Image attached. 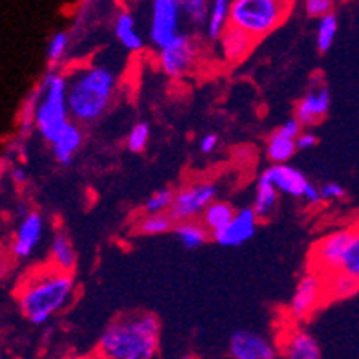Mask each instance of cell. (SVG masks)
Listing matches in <instances>:
<instances>
[{
  "label": "cell",
  "instance_id": "1",
  "mask_svg": "<svg viewBox=\"0 0 359 359\" xmlns=\"http://www.w3.org/2000/svg\"><path fill=\"white\" fill-rule=\"evenodd\" d=\"M74 292L72 271L52 266L35 269L24 277L17 290V303L29 323L41 326L67 306Z\"/></svg>",
  "mask_w": 359,
  "mask_h": 359
},
{
  "label": "cell",
  "instance_id": "2",
  "mask_svg": "<svg viewBox=\"0 0 359 359\" xmlns=\"http://www.w3.org/2000/svg\"><path fill=\"white\" fill-rule=\"evenodd\" d=\"M160 323L152 313H130L116 319L100 339V352L109 359H152L158 352Z\"/></svg>",
  "mask_w": 359,
  "mask_h": 359
},
{
  "label": "cell",
  "instance_id": "3",
  "mask_svg": "<svg viewBox=\"0 0 359 359\" xmlns=\"http://www.w3.org/2000/svg\"><path fill=\"white\" fill-rule=\"evenodd\" d=\"M116 88V76L107 67H90L68 81V109L74 121L94 123L109 109Z\"/></svg>",
  "mask_w": 359,
  "mask_h": 359
},
{
  "label": "cell",
  "instance_id": "4",
  "mask_svg": "<svg viewBox=\"0 0 359 359\" xmlns=\"http://www.w3.org/2000/svg\"><path fill=\"white\" fill-rule=\"evenodd\" d=\"M41 100L35 110V128L52 143L70 121L68 109V79L62 74L48 72L41 81Z\"/></svg>",
  "mask_w": 359,
  "mask_h": 359
},
{
  "label": "cell",
  "instance_id": "5",
  "mask_svg": "<svg viewBox=\"0 0 359 359\" xmlns=\"http://www.w3.org/2000/svg\"><path fill=\"white\" fill-rule=\"evenodd\" d=\"M293 0H231V24L259 41L279 28Z\"/></svg>",
  "mask_w": 359,
  "mask_h": 359
},
{
  "label": "cell",
  "instance_id": "6",
  "mask_svg": "<svg viewBox=\"0 0 359 359\" xmlns=\"http://www.w3.org/2000/svg\"><path fill=\"white\" fill-rule=\"evenodd\" d=\"M196 59H198V44L187 34H180L167 46L160 48L158 53V65L161 72L172 79L187 76L196 65Z\"/></svg>",
  "mask_w": 359,
  "mask_h": 359
},
{
  "label": "cell",
  "instance_id": "7",
  "mask_svg": "<svg viewBox=\"0 0 359 359\" xmlns=\"http://www.w3.org/2000/svg\"><path fill=\"white\" fill-rule=\"evenodd\" d=\"M215 196H217V187L209 182L187 185L175 194L169 215L175 218V222L194 220V218L202 217L209 203L215 200Z\"/></svg>",
  "mask_w": 359,
  "mask_h": 359
},
{
  "label": "cell",
  "instance_id": "8",
  "mask_svg": "<svg viewBox=\"0 0 359 359\" xmlns=\"http://www.w3.org/2000/svg\"><path fill=\"white\" fill-rule=\"evenodd\" d=\"M180 6L176 0H152L151 41L160 50L180 35Z\"/></svg>",
  "mask_w": 359,
  "mask_h": 359
},
{
  "label": "cell",
  "instance_id": "9",
  "mask_svg": "<svg viewBox=\"0 0 359 359\" xmlns=\"http://www.w3.org/2000/svg\"><path fill=\"white\" fill-rule=\"evenodd\" d=\"M350 236H352V227L341 229V231L330 233L325 236L316 248H313V262H316L317 273L323 277L330 273H336L339 269L341 259L345 255V250L348 246Z\"/></svg>",
  "mask_w": 359,
  "mask_h": 359
},
{
  "label": "cell",
  "instance_id": "10",
  "mask_svg": "<svg viewBox=\"0 0 359 359\" xmlns=\"http://www.w3.org/2000/svg\"><path fill=\"white\" fill-rule=\"evenodd\" d=\"M257 224H259V215L255 213V209H241L238 213H235L231 222L213 233V238L224 248L241 246L255 235Z\"/></svg>",
  "mask_w": 359,
  "mask_h": 359
},
{
  "label": "cell",
  "instance_id": "11",
  "mask_svg": "<svg viewBox=\"0 0 359 359\" xmlns=\"http://www.w3.org/2000/svg\"><path fill=\"white\" fill-rule=\"evenodd\" d=\"M44 222L43 217L37 211H32L20 220L17 231L11 244V253L15 259H28L39 246V242L43 238Z\"/></svg>",
  "mask_w": 359,
  "mask_h": 359
},
{
  "label": "cell",
  "instance_id": "12",
  "mask_svg": "<svg viewBox=\"0 0 359 359\" xmlns=\"http://www.w3.org/2000/svg\"><path fill=\"white\" fill-rule=\"evenodd\" d=\"M229 354L235 359H273L277 350L266 337L241 330L233 334L229 341Z\"/></svg>",
  "mask_w": 359,
  "mask_h": 359
},
{
  "label": "cell",
  "instance_id": "13",
  "mask_svg": "<svg viewBox=\"0 0 359 359\" xmlns=\"http://www.w3.org/2000/svg\"><path fill=\"white\" fill-rule=\"evenodd\" d=\"M325 288V277L321 273H308L304 275L301 283L297 284V290L293 293L292 304H290V313L295 319L308 316L316 308L317 301L321 299Z\"/></svg>",
  "mask_w": 359,
  "mask_h": 359
},
{
  "label": "cell",
  "instance_id": "14",
  "mask_svg": "<svg viewBox=\"0 0 359 359\" xmlns=\"http://www.w3.org/2000/svg\"><path fill=\"white\" fill-rule=\"evenodd\" d=\"M330 109V92L326 86H313L303 100L299 101L295 118L303 123V127L319 123Z\"/></svg>",
  "mask_w": 359,
  "mask_h": 359
},
{
  "label": "cell",
  "instance_id": "15",
  "mask_svg": "<svg viewBox=\"0 0 359 359\" xmlns=\"http://www.w3.org/2000/svg\"><path fill=\"white\" fill-rule=\"evenodd\" d=\"M262 175L268 176L269 182L279 189V193L288 194V196H293V198H303L308 180L301 170L284 165V163H275L269 169H266Z\"/></svg>",
  "mask_w": 359,
  "mask_h": 359
},
{
  "label": "cell",
  "instance_id": "16",
  "mask_svg": "<svg viewBox=\"0 0 359 359\" xmlns=\"http://www.w3.org/2000/svg\"><path fill=\"white\" fill-rule=\"evenodd\" d=\"M218 43H220V52L226 61L238 62L251 52V48L255 46V39L248 35L246 32H242L241 28L229 24L222 37L218 39Z\"/></svg>",
  "mask_w": 359,
  "mask_h": 359
},
{
  "label": "cell",
  "instance_id": "17",
  "mask_svg": "<svg viewBox=\"0 0 359 359\" xmlns=\"http://www.w3.org/2000/svg\"><path fill=\"white\" fill-rule=\"evenodd\" d=\"M83 143V133L76 123H68L62 133L52 142V152L61 165H68L74 160V154Z\"/></svg>",
  "mask_w": 359,
  "mask_h": 359
},
{
  "label": "cell",
  "instance_id": "18",
  "mask_svg": "<svg viewBox=\"0 0 359 359\" xmlns=\"http://www.w3.org/2000/svg\"><path fill=\"white\" fill-rule=\"evenodd\" d=\"M283 352L290 359H319L321 358V348L312 336L306 332L293 330L290 332L284 339Z\"/></svg>",
  "mask_w": 359,
  "mask_h": 359
},
{
  "label": "cell",
  "instance_id": "19",
  "mask_svg": "<svg viewBox=\"0 0 359 359\" xmlns=\"http://www.w3.org/2000/svg\"><path fill=\"white\" fill-rule=\"evenodd\" d=\"M231 24V0H211L209 17L205 22V37L218 41Z\"/></svg>",
  "mask_w": 359,
  "mask_h": 359
},
{
  "label": "cell",
  "instance_id": "20",
  "mask_svg": "<svg viewBox=\"0 0 359 359\" xmlns=\"http://www.w3.org/2000/svg\"><path fill=\"white\" fill-rule=\"evenodd\" d=\"M114 34H116L119 43L123 44V48L128 50V52H140V50H143V39L142 35L137 34L134 17L128 11H121L116 17Z\"/></svg>",
  "mask_w": 359,
  "mask_h": 359
},
{
  "label": "cell",
  "instance_id": "21",
  "mask_svg": "<svg viewBox=\"0 0 359 359\" xmlns=\"http://www.w3.org/2000/svg\"><path fill=\"white\" fill-rule=\"evenodd\" d=\"M175 235L187 250H194V248L203 246L209 241V229L203 222H196L194 220H184V222H176Z\"/></svg>",
  "mask_w": 359,
  "mask_h": 359
},
{
  "label": "cell",
  "instance_id": "22",
  "mask_svg": "<svg viewBox=\"0 0 359 359\" xmlns=\"http://www.w3.org/2000/svg\"><path fill=\"white\" fill-rule=\"evenodd\" d=\"M277 200H279V189L269 182L268 176L262 175L257 182L255 203H253V209L259 215V218H268L269 215L273 213Z\"/></svg>",
  "mask_w": 359,
  "mask_h": 359
},
{
  "label": "cell",
  "instance_id": "23",
  "mask_svg": "<svg viewBox=\"0 0 359 359\" xmlns=\"http://www.w3.org/2000/svg\"><path fill=\"white\" fill-rule=\"evenodd\" d=\"M295 151H297V143L293 137L284 136L279 130L269 136L266 154L271 163H286L295 154Z\"/></svg>",
  "mask_w": 359,
  "mask_h": 359
},
{
  "label": "cell",
  "instance_id": "24",
  "mask_svg": "<svg viewBox=\"0 0 359 359\" xmlns=\"http://www.w3.org/2000/svg\"><path fill=\"white\" fill-rule=\"evenodd\" d=\"M52 262L57 268L65 269V271H72L76 268V251L72 242L68 241L67 235L57 233L52 241Z\"/></svg>",
  "mask_w": 359,
  "mask_h": 359
},
{
  "label": "cell",
  "instance_id": "25",
  "mask_svg": "<svg viewBox=\"0 0 359 359\" xmlns=\"http://www.w3.org/2000/svg\"><path fill=\"white\" fill-rule=\"evenodd\" d=\"M235 209L229 205V203L226 202H217V200H213V202L209 203L208 209L203 211L202 215V222L208 226V229L211 233H215L217 229H220V227H224L226 224H229L233 220V217H235Z\"/></svg>",
  "mask_w": 359,
  "mask_h": 359
},
{
  "label": "cell",
  "instance_id": "26",
  "mask_svg": "<svg viewBox=\"0 0 359 359\" xmlns=\"http://www.w3.org/2000/svg\"><path fill=\"white\" fill-rule=\"evenodd\" d=\"M184 17L193 28H205L211 0H176Z\"/></svg>",
  "mask_w": 359,
  "mask_h": 359
},
{
  "label": "cell",
  "instance_id": "27",
  "mask_svg": "<svg viewBox=\"0 0 359 359\" xmlns=\"http://www.w3.org/2000/svg\"><path fill=\"white\" fill-rule=\"evenodd\" d=\"M337 271L348 275L359 283V226L352 227V236H350L348 246H346Z\"/></svg>",
  "mask_w": 359,
  "mask_h": 359
},
{
  "label": "cell",
  "instance_id": "28",
  "mask_svg": "<svg viewBox=\"0 0 359 359\" xmlns=\"http://www.w3.org/2000/svg\"><path fill=\"white\" fill-rule=\"evenodd\" d=\"M175 218L170 217L169 211L165 213H147L137 222V229L143 235H163V233L175 229Z\"/></svg>",
  "mask_w": 359,
  "mask_h": 359
},
{
  "label": "cell",
  "instance_id": "29",
  "mask_svg": "<svg viewBox=\"0 0 359 359\" xmlns=\"http://www.w3.org/2000/svg\"><path fill=\"white\" fill-rule=\"evenodd\" d=\"M325 288L326 292H330L332 297H348L359 288V283L348 275L336 271V273L326 275Z\"/></svg>",
  "mask_w": 359,
  "mask_h": 359
},
{
  "label": "cell",
  "instance_id": "30",
  "mask_svg": "<svg viewBox=\"0 0 359 359\" xmlns=\"http://www.w3.org/2000/svg\"><path fill=\"white\" fill-rule=\"evenodd\" d=\"M337 34V19L334 13H328L325 17L319 19V24H317V35H316V43L319 52H328L334 44V39H336Z\"/></svg>",
  "mask_w": 359,
  "mask_h": 359
},
{
  "label": "cell",
  "instance_id": "31",
  "mask_svg": "<svg viewBox=\"0 0 359 359\" xmlns=\"http://www.w3.org/2000/svg\"><path fill=\"white\" fill-rule=\"evenodd\" d=\"M39 100H41V86L34 90V94L24 101V107L20 109V134L22 136H28L35 128V110H37Z\"/></svg>",
  "mask_w": 359,
  "mask_h": 359
},
{
  "label": "cell",
  "instance_id": "32",
  "mask_svg": "<svg viewBox=\"0 0 359 359\" xmlns=\"http://www.w3.org/2000/svg\"><path fill=\"white\" fill-rule=\"evenodd\" d=\"M175 191L165 187V189H160L152 194L151 198L145 202V213H165L169 211L170 205H172V200H175Z\"/></svg>",
  "mask_w": 359,
  "mask_h": 359
},
{
  "label": "cell",
  "instance_id": "33",
  "mask_svg": "<svg viewBox=\"0 0 359 359\" xmlns=\"http://www.w3.org/2000/svg\"><path fill=\"white\" fill-rule=\"evenodd\" d=\"M68 50V34L65 32H57V34L52 35V39L48 41L46 48V55L50 65H59L61 59L65 57Z\"/></svg>",
  "mask_w": 359,
  "mask_h": 359
},
{
  "label": "cell",
  "instance_id": "34",
  "mask_svg": "<svg viewBox=\"0 0 359 359\" xmlns=\"http://www.w3.org/2000/svg\"><path fill=\"white\" fill-rule=\"evenodd\" d=\"M149 136H151V130H149V125L145 123H137L134 125L130 134L127 137V145L133 152H142L143 149L149 143Z\"/></svg>",
  "mask_w": 359,
  "mask_h": 359
},
{
  "label": "cell",
  "instance_id": "35",
  "mask_svg": "<svg viewBox=\"0 0 359 359\" xmlns=\"http://www.w3.org/2000/svg\"><path fill=\"white\" fill-rule=\"evenodd\" d=\"M304 10L313 19H321L325 15L332 13L334 0H304Z\"/></svg>",
  "mask_w": 359,
  "mask_h": 359
},
{
  "label": "cell",
  "instance_id": "36",
  "mask_svg": "<svg viewBox=\"0 0 359 359\" xmlns=\"http://www.w3.org/2000/svg\"><path fill=\"white\" fill-rule=\"evenodd\" d=\"M279 133L284 134V136L297 140L299 134L303 133V123H301L297 118H292V119H288V121H284L283 127L279 128Z\"/></svg>",
  "mask_w": 359,
  "mask_h": 359
},
{
  "label": "cell",
  "instance_id": "37",
  "mask_svg": "<svg viewBox=\"0 0 359 359\" xmlns=\"http://www.w3.org/2000/svg\"><path fill=\"white\" fill-rule=\"evenodd\" d=\"M321 196L323 200H339L345 196V189L339 184H326L321 187Z\"/></svg>",
  "mask_w": 359,
  "mask_h": 359
},
{
  "label": "cell",
  "instance_id": "38",
  "mask_svg": "<svg viewBox=\"0 0 359 359\" xmlns=\"http://www.w3.org/2000/svg\"><path fill=\"white\" fill-rule=\"evenodd\" d=\"M303 200L306 203H310V205H316V203H319L323 200L321 189L308 182L306 189H304V193H303Z\"/></svg>",
  "mask_w": 359,
  "mask_h": 359
},
{
  "label": "cell",
  "instance_id": "39",
  "mask_svg": "<svg viewBox=\"0 0 359 359\" xmlns=\"http://www.w3.org/2000/svg\"><path fill=\"white\" fill-rule=\"evenodd\" d=\"M295 143H297L299 151H308V149H312L316 145L317 137L312 133H301L297 136V140H295Z\"/></svg>",
  "mask_w": 359,
  "mask_h": 359
},
{
  "label": "cell",
  "instance_id": "40",
  "mask_svg": "<svg viewBox=\"0 0 359 359\" xmlns=\"http://www.w3.org/2000/svg\"><path fill=\"white\" fill-rule=\"evenodd\" d=\"M218 145V136L217 134H205V136L200 140V151L203 154H209V152H213Z\"/></svg>",
  "mask_w": 359,
  "mask_h": 359
},
{
  "label": "cell",
  "instance_id": "41",
  "mask_svg": "<svg viewBox=\"0 0 359 359\" xmlns=\"http://www.w3.org/2000/svg\"><path fill=\"white\" fill-rule=\"evenodd\" d=\"M11 180H13L15 184H24V182H26V172H24L22 167H15V169H11Z\"/></svg>",
  "mask_w": 359,
  "mask_h": 359
}]
</instances>
